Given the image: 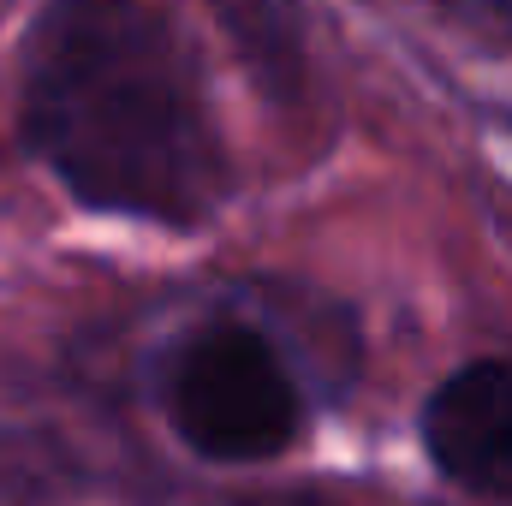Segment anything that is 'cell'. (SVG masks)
I'll list each match as a JSON object with an SVG mask.
<instances>
[{
  "mask_svg": "<svg viewBox=\"0 0 512 506\" xmlns=\"http://www.w3.org/2000/svg\"><path fill=\"white\" fill-rule=\"evenodd\" d=\"M18 143L102 221L197 233L233 197L179 0H42L18 42Z\"/></svg>",
  "mask_w": 512,
  "mask_h": 506,
  "instance_id": "1",
  "label": "cell"
},
{
  "mask_svg": "<svg viewBox=\"0 0 512 506\" xmlns=\"http://www.w3.org/2000/svg\"><path fill=\"white\" fill-rule=\"evenodd\" d=\"M161 411L209 465H262L304 435L298 376L280 346L239 316H215L173 346L161 370Z\"/></svg>",
  "mask_w": 512,
  "mask_h": 506,
  "instance_id": "2",
  "label": "cell"
},
{
  "mask_svg": "<svg viewBox=\"0 0 512 506\" xmlns=\"http://www.w3.org/2000/svg\"><path fill=\"white\" fill-rule=\"evenodd\" d=\"M417 435L429 465L453 489L512 501V364L471 358L453 376H441L417 411Z\"/></svg>",
  "mask_w": 512,
  "mask_h": 506,
  "instance_id": "3",
  "label": "cell"
},
{
  "mask_svg": "<svg viewBox=\"0 0 512 506\" xmlns=\"http://www.w3.org/2000/svg\"><path fill=\"white\" fill-rule=\"evenodd\" d=\"M209 12H215L221 36L233 42L239 66L274 102H292L304 90L310 48H304V6L298 0H209Z\"/></svg>",
  "mask_w": 512,
  "mask_h": 506,
  "instance_id": "4",
  "label": "cell"
},
{
  "mask_svg": "<svg viewBox=\"0 0 512 506\" xmlns=\"http://www.w3.org/2000/svg\"><path fill=\"white\" fill-rule=\"evenodd\" d=\"M435 6L477 48H489V54H507L512 48V0H435Z\"/></svg>",
  "mask_w": 512,
  "mask_h": 506,
  "instance_id": "5",
  "label": "cell"
}]
</instances>
